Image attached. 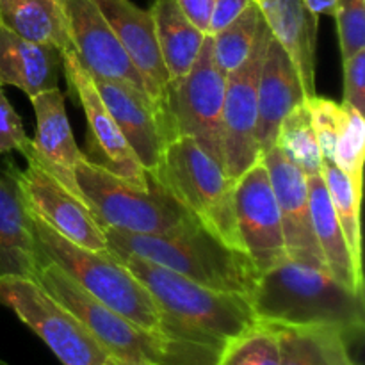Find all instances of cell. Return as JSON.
<instances>
[{"instance_id": "1", "label": "cell", "mask_w": 365, "mask_h": 365, "mask_svg": "<svg viewBox=\"0 0 365 365\" xmlns=\"http://www.w3.org/2000/svg\"><path fill=\"white\" fill-rule=\"evenodd\" d=\"M250 303L257 321L271 327L328 328L348 342L365 328L364 294L339 284L328 271L291 259L260 274Z\"/></svg>"}, {"instance_id": "2", "label": "cell", "mask_w": 365, "mask_h": 365, "mask_svg": "<svg viewBox=\"0 0 365 365\" xmlns=\"http://www.w3.org/2000/svg\"><path fill=\"white\" fill-rule=\"evenodd\" d=\"M110 250L134 253L203 287L252 298L260 273L245 252L223 245L195 217L159 234L102 227Z\"/></svg>"}, {"instance_id": "3", "label": "cell", "mask_w": 365, "mask_h": 365, "mask_svg": "<svg viewBox=\"0 0 365 365\" xmlns=\"http://www.w3.org/2000/svg\"><path fill=\"white\" fill-rule=\"evenodd\" d=\"M32 220H34L36 235L46 259L57 264L96 302L146 331L178 339V341L209 344L171 319L157 305L145 285L116 257L110 255V252L100 253L82 248L53 232L36 214H32Z\"/></svg>"}, {"instance_id": "4", "label": "cell", "mask_w": 365, "mask_h": 365, "mask_svg": "<svg viewBox=\"0 0 365 365\" xmlns=\"http://www.w3.org/2000/svg\"><path fill=\"white\" fill-rule=\"evenodd\" d=\"M38 284L66 307L106 349L125 365H216L220 348L152 334L103 307L71 280L57 264L46 260Z\"/></svg>"}, {"instance_id": "5", "label": "cell", "mask_w": 365, "mask_h": 365, "mask_svg": "<svg viewBox=\"0 0 365 365\" xmlns=\"http://www.w3.org/2000/svg\"><path fill=\"white\" fill-rule=\"evenodd\" d=\"M109 252L145 285L171 319L216 348L259 323L248 298L203 287L134 253Z\"/></svg>"}, {"instance_id": "6", "label": "cell", "mask_w": 365, "mask_h": 365, "mask_svg": "<svg viewBox=\"0 0 365 365\" xmlns=\"http://www.w3.org/2000/svg\"><path fill=\"white\" fill-rule=\"evenodd\" d=\"M155 178L202 227L223 245L242 252L234 214V182L223 166L192 139L175 138L166 145Z\"/></svg>"}, {"instance_id": "7", "label": "cell", "mask_w": 365, "mask_h": 365, "mask_svg": "<svg viewBox=\"0 0 365 365\" xmlns=\"http://www.w3.org/2000/svg\"><path fill=\"white\" fill-rule=\"evenodd\" d=\"M75 178L82 200L100 227L132 234H159L192 217L150 175L148 189H141L88 163L82 155Z\"/></svg>"}, {"instance_id": "8", "label": "cell", "mask_w": 365, "mask_h": 365, "mask_svg": "<svg viewBox=\"0 0 365 365\" xmlns=\"http://www.w3.org/2000/svg\"><path fill=\"white\" fill-rule=\"evenodd\" d=\"M227 75L214 59L212 36L207 34L198 59L177 82H170L163 121L168 143L189 138L223 166V102Z\"/></svg>"}, {"instance_id": "9", "label": "cell", "mask_w": 365, "mask_h": 365, "mask_svg": "<svg viewBox=\"0 0 365 365\" xmlns=\"http://www.w3.org/2000/svg\"><path fill=\"white\" fill-rule=\"evenodd\" d=\"M0 305L13 310L63 365H106L109 355L91 331L38 282L18 277L2 278Z\"/></svg>"}, {"instance_id": "10", "label": "cell", "mask_w": 365, "mask_h": 365, "mask_svg": "<svg viewBox=\"0 0 365 365\" xmlns=\"http://www.w3.org/2000/svg\"><path fill=\"white\" fill-rule=\"evenodd\" d=\"M271 31L260 14L259 31L248 59L227 75L223 102V170L235 184L260 160L257 146V98Z\"/></svg>"}, {"instance_id": "11", "label": "cell", "mask_w": 365, "mask_h": 365, "mask_svg": "<svg viewBox=\"0 0 365 365\" xmlns=\"http://www.w3.org/2000/svg\"><path fill=\"white\" fill-rule=\"evenodd\" d=\"M63 73L66 77L70 95L84 110L88 125L86 145L82 150L84 159L109 171L114 177L123 178L128 184L148 189V175L139 164L116 121L103 106L91 75L82 66L77 53L71 48L63 52Z\"/></svg>"}, {"instance_id": "12", "label": "cell", "mask_w": 365, "mask_h": 365, "mask_svg": "<svg viewBox=\"0 0 365 365\" xmlns=\"http://www.w3.org/2000/svg\"><path fill=\"white\" fill-rule=\"evenodd\" d=\"M25 170H18L9 163L4 175L14 182L31 212L73 245L91 252H109L103 228L96 223L88 205L34 159L25 157Z\"/></svg>"}, {"instance_id": "13", "label": "cell", "mask_w": 365, "mask_h": 365, "mask_svg": "<svg viewBox=\"0 0 365 365\" xmlns=\"http://www.w3.org/2000/svg\"><path fill=\"white\" fill-rule=\"evenodd\" d=\"M234 214L242 252L260 274L287 259L280 210L262 159L235 180Z\"/></svg>"}, {"instance_id": "14", "label": "cell", "mask_w": 365, "mask_h": 365, "mask_svg": "<svg viewBox=\"0 0 365 365\" xmlns=\"http://www.w3.org/2000/svg\"><path fill=\"white\" fill-rule=\"evenodd\" d=\"M64 14L70 48L89 75L146 93L145 81L93 0H64Z\"/></svg>"}, {"instance_id": "15", "label": "cell", "mask_w": 365, "mask_h": 365, "mask_svg": "<svg viewBox=\"0 0 365 365\" xmlns=\"http://www.w3.org/2000/svg\"><path fill=\"white\" fill-rule=\"evenodd\" d=\"M262 163L280 210L287 259L324 269V259L314 235L307 175L291 163L278 146H273L262 155Z\"/></svg>"}, {"instance_id": "16", "label": "cell", "mask_w": 365, "mask_h": 365, "mask_svg": "<svg viewBox=\"0 0 365 365\" xmlns=\"http://www.w3.org/2000/svg\"><path fill=\"white\" fill-rule=\"evenodd\" d=\"M31 102L36 116L34 139H29L18 153L34 159L68 191L82 200V192L75 178V170L82 159V150L77 146L71 132L64 107V95L59 88H53L32 96Z\"/></svg>"}, {"instance_id": "17", "label": "cell", "mask_w": 365, "mask_h": 365, "mask_svg": "<svg viewBox=\"0 0 365 365\" xmlns=\"http://www.w3.org/2000/svg\"><path fill=\"white\" fill-rule=\"evenodd\" d=\"M91 78L103 106L116 121L143 170L146 175H153L168 145L166 127L157 107L146 93L132 86L93 75Z\"/></svg>"}, {"instance_id": "18", "label": "cell", "mask_w": 365, "mask_h": 365, "mask_svg": "<svg viewBox=\"0 0 365 365\" xmlns=\"http://www.w3.org/2000/svg\"><path fill=\"white\" fill-rule=\"evenodd\" d=\"M118 41L127 52L128 59L139 71L146 86L150 100L163 118L166 89L170 84L166 66L157 43L152 13L135 6L130 0H93Z\"/></svg>"}, {"instance_id": "19", "label": "cell", "mask_w": 365, "mask_h": 365, "mask_svg": "<svg viewBox=\"0 0 365 365\" xmlns=\"http://www.w3.org/2000/svg\"><path fill=\"white\" fill-rule=\"evenodd\" d=\"M305 100V88L294 63L271 36L260 70L257 98V146L260 159L274 146L282 120Z\"/></svg>"}, {"instance_id": "20", "label": "cell", "mask_w": 365, "mask_h": 365, "mask_svg": "<svg viewBox=\"0 0 365 365\" xmlns=\"http://www.w3.org/2000/svg\"><path fill=\"white\" fill-rule=\"evenodd\" d=\"M46 260L31 209L14 182L4 175L0 177V280L18 277L38 282Z\"/></svg>"}, {"instance_id": "21", "label": "cell", "mask_w": 365, "mask_h": 365, "mask_svg": "<svg viewBox=\"0 0 365 365\" xmlns=\"http://www.w3.org/2000/svg\"><path fill=\"white\" fill-rule=\"evenodd\" d=\"M273 38L294 63L307 98L316 91V53L319 16L307 9L303 0H255Z\"/></svg>"}, {"instance_id": "22", "label": "cell", "mask_w": 365, "mask_h": 365, "mask_svg": "<svg viewBox=\"0 0 365 365\" xmlns=\"http://www.w3.org/2000/svg\"><path fill=\"white\" fill-rule=\"evenodd\" d=\"M63 52L31 41L0 25V86H13L29 98L59 88Z\"/></svg>"}, {"instance_id": "23", "label": "cell", "mask_w": 365, "mask_h": 365, "mask_svg": "<svg viewBox=\"0 0 365 365\" xmlns=\"http://www.w3.org/2000/svg\"><path fill=\"white\" fill-rule=\"evenodd\" d=\"M309 200L314 235L324 259V269L331 278L351 291L364 294V274L359 273L351 260L344 232L337 220L327 184L319 175H309Z\"/></svg>"}, {"instance_id": "24", "label": "cell", "mask_w": 365, "mask_h": 365, "mask_svg": "<svg viewBox=\"0 0 365 365\" xmlns=\"http://www.w3.org/2000/svg\"><path fill=\"white\" fill-rule=\"evenodd\" d=\"M150 13L168 78L180 81L198 59L207 34L192 25L177 0H153Z\"/></svg>"}, {"instance_id": "25", "label": "cell", "mask_w": 365, "mask_h": 365, "mask_svg": "<svg viewBox=\"0 0 365 365\" xmlns=\"http://www.w3.org/2000/svg\"><path fill=\"white\" fill-rule=\"evenodd\" d=\"M0 25L61 52L70 48L64 0H0Z\"/></svg>"}, {"instance_id": "26", "label": "cell", "mask_w": 365, "mask_h": 365, "mask_svg": "<svg viewBox=\"0 0 365 365\" xmlns=\"http://www.w3.org/2000/svg\"><path fill=\"white\" fill-rule=\"evenodd\" d=\"M280 337V365H356L349 342L328 328L274 327Z\"/></svg>"}, {"instance_id": "27", "label": "cell", "mask_w": 365, "mask_h": 365, "mask_svg": "<svg viewBox=\"0 0 365 365\" xmlns=\"http://www.w3.org/2000/svg\"><path fill=\"white\" fill-rule=\"evenodd\" d=\"M274 146L282 150L291 163H294L303 173L319 175L323 168V153L319 150L316 132L307 103L296 106L278 127Z\"/></svg>"}, {"instance_id": "28", "label": "cell", "mask_w": 365, "mask_h": 365, "mask_svg": "<svg viewBox=\"0 0 365 365\" xmlns=\"http://www.w3.org/2000/svg\"><path fill=\"white\" fill-rule=\"evenodd\" d=\"M321 177L327 184L331 205H334L339 223H341L342 232H344L353 264H355L356 271L364 274L362 237H360V202H362V195L353 187L351 180L330 160L323 159Z\"/></svg>"}, {"instance_id": "29", "label": "cell", "mask_w": 365, "mask_h": 365, "mask_svg": "<svg viewBox=\"0 0 365 365\" xmlns=\"http://www.w3.org/2000/svg\"><path fill=\"white\" fill-rule=\"evenodd\" d=\"M282 349L277 328L257 323L220 349L216 365H280Z\"/></svg>"}, {"instance_id": "30", "label": "cell", "mask_w": 365, "mask_h": 365, "mask_svg": "<svg viewBox=\"0 0 365 365\" xmlns=\"http://www.w3.org/2000/svg\"><path fill=\"white\" fill-rule=\"evenodd\" d=\"M259 21L260 11L253 0V4L245 13L239 14L220 32L212 34L214 59L225 75L237 70L248 59L257 31H259Z\"/></svg>"}, {"instance_id": "31", "label": "cell", "mask_w": 365, "mask_h": 365, "mask_svg": "<svg viewBox=\"0 0 365 365\" xmlns=\"http://www.w3.org/2000/svg\"><path fill=\"white\" fill-rule=\"evenodd\" d=\"M365 157L364 114L344 103V125L335 145L334 164L351 180L353 187L362 195V171Z\"/></svg>"}, {"instance_id": "32", "label": "cell", "mask_w": 365, "mask_h": 365, "mask_svg": "<svg viewBox=\"0 0 365 365\" xmlns=\"http://www.w3.org/2000/svg\"><path fill=\"white\" fill-rule=\"evenodd\" d=\"M305 103L309 107L310 120H312L323 159L334 163L335 145L344 125V103H337L335 100L319 95L307 98Z\"/></svg>"}, {"instance_id": "33", "label": "cell", "mask_w": 365, "mask_h": 365, "mask_svg": "<svg viewBox=\"0 0 365 365\" xmlns=\"http://www.w3.org/2000/svg\"><path fill=\"white\" fill-rule=\"evenodd\" d=\"M334 18L342 59L365 48V0H337Z\"/></svg>"}, {"instance_id": "34", "label": "cell", "mask_w": 365, "mask_h": 365, "mask_svg": "<svg viewBox=\"0 0 365 365\" xmlns=\"http://www.w3.org/2000/svg\"><path fill=\"white\" fill-rule=\"evenodd\" d=\"M29 139L31 138L25 132L21 118L7 100L4 86H0V155L20 152Z\"/></svg>"}, {"instance_id": "35", "label": "cell", "mask_w": 365, "mask_h": 365, "mask_svg": "<svg viewBox=\"0 0 365 365\" xmlns=\"http://www.w3.org/2000/svg\"><path fill=\"white\" fill-rule=\"evenodd\" d=\"M344 71V98L342 103L355 107L359 113H365V48L342 59Z\"/></svg>"}, {"instance_id": "36", "label": "cell", "mask_w": 365, "mask_h": 365, "mask_svg": "<svg viewBox=\"0 0 365 365\" xmlns=\"http://www.w3.org/2000/svg\"><path fill=\"white\" fill-rule=\"evenodd\" d=\"M253 0H216L214 2L212 16H210L209 24V34H216L221 29L227 27L230 21H234L239 14L245 13Z\"/></svg>"}, {"instance_id": "37", "label": "cell", "mask_w": 365, "mask_h": 365, "mask_svg": "<svg viewBox=\"0 0 365 365\" xmlns=\"http://www.w3.org/2000/svg\"><path fill=\"white\" fill-rule=\"evenodd\" d=\"M214 2L216 0H177L180 9L185 16L192 21L195 27H198L203 34H209L210 16H212Z\"/></svg>"}, {"instance_id": "38", "label": "cell", "mask_w": 365, "mask_h": 365, "mask_svg": "<svg viewBox=\"0 0 365 365\" xmlns=\"http://www.w3.org/2000/svg\"><path fill=\"white\" fill-rule=\"evenodd\" d=\"M307 9L316 16H334L337 0H303Z\"/></svg>"}, {"instance_id": "39", "label": "cell", "mask_w": 365, "mask_h": 365, "mask_svg": "<svg viewBox=\"0 0 365 365\" xmlns=\"http://www.w3.org/2000/svg\"><path fill=\"white\" fill-rule=\"evenodd\" d=\"M106 365H125V364H121V362H118V360H114V359H110V356H107Z\"/></svg>"}]
</instances>
